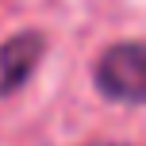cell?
Returning <instances> with one entry per match:
<instances>
[{"mask_svg":"<svg viewBox=\"0 0 146 146\" xmlns=\"http://www.w3.org/2000/svg\"><path fill=\"white\" fill-rule=\"evenodd\" d=\"M100 146H111V142H100Z\"/></svg>","mask_w":146,"mask_h":146,"instance_id":"obj_3","label":"cell"},{"mask_svg":"<svg viewBox=\"0 0 146 146\" xmlns=\"http://www.w3.org/2000/svg\"><path fill=\"white\" fill-rule=\"evenodd\" d=\"M42 50H46V38L38 35V31H23V35L8 38V42L0 46V100L12 96L15 88H23L31 81Z\"/></svg>","mask_w":146,"mask_h":146,"instance_id":"obj_2","label":"cell"},{"mask_svg":"<svg viewBox=\"0 0 146 146\" xmlns=\"http://www.w3.org/2000/svg\"><path fill=\"white\" fill-rule=\"evenodd\" d=\"M96 88L115 104H142L146 96V54L142 42L127 38L104 50V58L96 62Z\"/></svg>","mask_w":146,"mask_h":146,"instance_id":"obj_1","label":"cell"}]
</instances>
